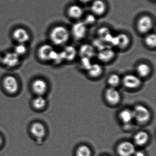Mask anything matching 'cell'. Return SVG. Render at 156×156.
Here are the masks:
<instances>
[{
  "label": "cell",
  "instance_id": "obj_18",
  "mask_svg": "<svg viewBox=\"0 0 156 156\" xmlns=\"http://www.w3.org/2000/svg\"><path fill=\"white\" fill-rule=\"evenodd\" d=\"M83 10L78 5H73L68 9V15L70 18L78 19L83 16Z\"/></svg>",
  "mask_w": 156,
  "mask_h": 156
},
{
  "label": "cell",
  "instance_id": "obj_5",
  "mask_svg": "<svg viewBox=\"0 0 156 156\" xmlns=\"http://www.w3.org/2000/svg\"><path fill=\"white\" fill-rule=\"evenodd\" d=\"M72 33L76 40H82L85 37L87 33V26L83 22H77L73 25Z\"/></svg>",
  "mask_w": 156,
  "mask_h": 156
},
{
  "label": "cell",
  "instance_id": "obj_6",
  "mask_svg": "<svg viewBox=\"0 0 156 156\" xmlns=\"http://www.w3.org/2000/svg\"><path fill=\"white\" fill-rule=\"evenodd\" d=\"M3 86L4 89L8 93L14 94L18 92L19 84L18 80L15 76H8L3 80Z\"/></svg>",
  "mask_w": 156,
  "mask_h": 156
},
{
  "label": "cell",
  "instance_id": "obj_35",
  "mask_svg": "<svg viewBox=\"0 0 156 156\" xmlns=\"http://www.w3.org/2000/svg\"><path fill=\"white\" fill-rule=\"evenodd\" d=\"M2 56H3V55H2L0 53V62H2Z\"/></svg>",
  "mask_w": 156,
  "mask_h": 156
},
{
  "label": "cell",
  "instance_id": "obj_25",
  "mask_svg": "<svg viewBox=\"0 0 156 156\" xmlns=\"http://www.w3.org/2000/svg\"><path fill=\"white\" fill-rule=\"evenodd\" d=\"M34 107L37 110L43 109L46 105V101L42 96H38L33 101Z\"/></svg>",
  "mask_w": 156,
  "mask_h": 156
},
{
  "label": "cell",
  "instance_id": "obj_13",
  "mask_svg": "<svg viewBox=\"0 0 156 156\" xmlns=\"http://www.w3.org/2000/svg\"><path fill=\"white\" fill-rule=\"evenodd\" d=\"M91 9L94 15L101 16L105 12L106 6L103 0H93Z\"/></svg>",
  "mask_w": 156,
  "mask_h": 156
},
{
  "label": "cell",
  "instance_id": "obj_3",
  "mask_svg": "<svg viewBox=\"0 0 156 156\" xmlns=\"http://www.w3.org/2000/svg\"><path fill=\"white\" fill-rule=\"evenodd\" d=\"M12 37L17 43L25 44L30 40L31 35L28 30L22 27L15 29L12 32Z\"/></svg>",
  "mask_w": 156,
  "mask_h": 156
},
{
  "label": "cell",
  "instance_id": "obj_4",
  "mask_svg": "<svg viewBox=\"0 0 156 156\" xmlns=\"http://www.w3.org/2000/svg\"><path fill=\"white\" fill-rule=\"evenodd\" d=\"M153 21L150 16L143 15L139 19L137 23V29L140 33L147 34L153 27Z\"/></svg>",
  "mask_w": 156,
  "mask_h": 156
},
{
  "label": "cell",
  "instance_id": "obj_9",
  "mask_svg": "<svg viewBox=\"0 0 156 156\" xmlns=\"http://www.w3.org/2000/svg\"><path fill=\"white\" fill-rule=\"evenodd\" d=\"M20 62V57L14 52L6 53L2 56V63L8 67H14L17 66Z\"/></svg>",
  "mask_w": 156,
  "mask_h": 156
},
{
  "label": "cell",
  "instance_id": "obj_20",
  "mask_svg": "<svg viewBox=\"0 0 156 156\" xmlns=\"http://www.w3.org/2000/svg\"><path fill=\"white\" fill-rule=\"evenodd\" d=\"M65 60L72 61L74 60L77 55V51L74 46L68 45L66 46L62 51Z\"/></svg>",
  "mask_w": 156,
  "mask_h": 156
},
{
  "label": "cell",
  "instance_id": "obj_14",
  "mask_svg": "<svg viewBox=\"0 0 156 156\" xmlns=\"http://www.w3.org/2000/svg\"><path fill=\"white\" fill-rule=\"evenodd\" d=\"M123 84L129 88H135L138 87L141 83V81L138 76L133 74H127L124 76Z\"/></svg>",
  "mask_w": 156,
  "mask_h": 156
},
{
  "label": "cell",
  "instance_id": "obj_12",
  "mask_svg": "<svg viewBox=\"0 0 156 156\" xmlns=\"http://www.w3.org/2000/svg\"><path fill=\"white\" fill-rule=\"evenodd\" d=\"M32 88L34 92L38 96H42L47 91L48 86L44 80L37 79L33 82Z\"/></svg>",
  "mask_w": 156,
  "mask_h": 156
},
{
  "label": "cell",
  "instance_id": "obj_17",
  "mask_svg": "<svg viewBox=\"0 0 156 156\" xmlns=\"http://www.w3.org/2000/svg\"><path fill=\"white\" fill-rule=\"evenodd\" d=\"M79 54L82 57H87L91 59L96 55L95 50L94 46L91 44H86L80 47Z\"/></svg>",
  "mask_w": 156,
  "mask_h": 156
},
{
  "label": "cell",
  "instance_id": "obj_19",
  "mask_svg": "<svg viewBox=\"0 0 156 156\" xmlns=\"http://www.w3.org/2000/svg\"><path fill=\"white\" fill-rule=\"evenodd\" d=\"M98 35L99 38L106 44H109L111 42L113 35L111 34L109 29L106 27H102L98 31Z\"/></svg>",
  "mask_w": 156,
  "mask_h": 156
},
{
  "label": "cell",
  "instance_id": "obj_1",
  "mask_svg": "<svg viewBox=\"0 0 156 156\" xmlns=\"http://www.w3.org/2000/svg\"><path fill=\"white\" fill-rule=\"evenodd\" d=\"M49 38L54 44L60 46L68 41L70 38V33L64 26L58 25L50 31Z\"/></svg>",
  "mask_w": 156,
  "mask_h": 156
},
{
  "label": "cell",
  "instance_id": "obj_8",
  "mask_svg": "<svg viewBox=\"0 0 156 156\" xmlns=\"http://www.w3.org/2000/svg\"><path fill=\"white\" fill-rule=\"evenodd\" d=\"M130 39L126 34L120 33L113 36L110 44L119 49H124L129 45Z\"/></svg>",
  "mask_w": 156,
  "mask_h": 156
},
{
  "label": "cell",
  "instance_id": "obj_10",
  "mask_svg": "<svg viewBox=\"0 0 156 156\" xmlns=\"http://www.w3.org/2000/svg\"><path fill=\"white\" fill-rule=\"evenodd\" d=\"M118 152L120 156H131L134 155L136 148L132 142L125 141L121 142L117 148Z\"/></svg>",
  "mask_w": 156,
  "mask_h": 156
},
{
  "label": "cell",
  "instance_id": "obj_30",
  "mask_svg": "<svg viewBox=\"0 0 156 156\" xmlns=\"http://www.w3.org/2000/svg\"><path fill=\"white\" fill-rule=\"evenodd\" d=\"M96 21V16L94 14H88L86 15L84 20L83 23L87 26H91L94 24Z\"/></svg>",
  "mask_w": 156,
  "mask_h": 156
},
{
  "label": "cell",
  "instance_id": "obj_33",
  "mask_svg": "<svg viewBox=\"0 0 156 156\" xmlns=\"http://www.w3.org/2000/svg\"><path fill=\"white\" fill-rule=\"evenodd\" d=\"M79 1L83 3H88L90 2L93 1V0H79Z\"/></svg>",
  "mask_w": 156,
  "mask_h": 156
},
{
  "label": "cell",
  "instance_id": "obj_7",
  "mask_svg": "<svg viewBox=\"0 0 156 156\" xmlns=\"http://www.w3.org/2000/svg\"><path fill=\"white\" fill-rule=\"evenodd\" d=\"M55 50L49 44H44L40 46L37 52L38 57L43 61H51Z\"/></svg>",
  "mask_w": 156,
  "mask_h": 156
},
{
  "label": "cell",
  "instance_id": "obj_2",
  "mask_svg": "<svg viewBox=\"0 0 156 156\" xmlns=\"http://www.w3.org/2000/svg\"><path fill=\"white\" fill-rule=\"evenodd\" d=\"M132 111L134 119L139 123H145L150 118V112L145 106L137 105L134 108Z\"/></svg>",
  "mask_w": 156,
  "mask_h": 156
},
{
  "label": "cell",
  "instance_id": "obj_24",
  "mask_svg": "<svg viewBox=\"0 0 156 156\" xmlns=\"http://www.w3.org/2000/svg\"><path fill=\"white\" fill-rule=\"evenodd\" d=\"M137 72L139 75L142 77L147 76L151 72V67L146 63H140L138 65L136 68Z\"/></svg>",
  "mask_w": 156,
  "mask_h": 156
},
{
  "label": "cell",
  "instance_id": "obj_22",
  "mask_svg": "<svg viewBox=\"0 0 156 156\" xmlns=\"http://www.w3.org/2000/svg\"><path fill=\"white\" fill-rule=\"evenodd\" d=\"M119 118L123 123H130L134 119L133 111L129 109L122 110L119 114Z\"/></svg>",
  "mask_w": 156,
  "mask_h": 156
},
{
  "label": "cell",
  "instance_id": "obj_31",
  "mask_svg": "<svg viewBox=\"0 0 156 156\" xmlns=\"http://www.w3.org/2000/svg\"><path fill=\"white\" fill-rule=\"evenodd\" d=\"M80 63H81V66L83 67V68L87 70L89 69L91 65L92 64L91 63V59L87 58V57H82Z\"/></svg>",
  "mask_w": 156,
  "mask_h": 156
},
{
  "label": "cell",
  "instance_id": "obj_29",
  "mask_svg": "<svg viewBox=\"0 0 156 156\" xmlns=\"http://www.w3.org/2000/svg\"><path fill=\"white\" fill-rule=\"evenodd\" d=\"M120 77L116 74H113L110 76L108 79V83L111 87H115L118 85L120 82Z\"/></svg>",
  "mask_w": 156,
  "mask_h": 156
},
{
  "label": "cell",
  "instance_id": "obj_28",
  "mask_svg": "<svg viewBox=\"0 0 156 156\" xmlns=\"http://www.w3.org/2000/svg\"><path fill=\"white\" fill-rule=\"evenodd\" d=\"M91 150L88 146L82 145L77 149L76 151L77 156H91Z\"/></svg>",
  "mask_w": 156,
  "mask_h": 156
},
{
  "label": "cell",
  "instance_id": "obj_21",
  "mask_svg": "<svg viewBox=\"0 0 156 156\" xmlns=\"http://www.w3.org/2000/svg\"><path fill=\"white\" fill-rule=\"evenodd\" d=\"M148 139V134L145 131H139L134 136V141L139 146H142L146 144Z\"/></svg>",
  "mask_w": 156,
  "mask_h": 156
},
{
  "label": "cell",
  "instance_id": "obj_15",
  "mask_svg": "<svg viewBox=\"0 0 156 156\" xmlns=\"http://www.w3.org/2000/svg\"><path fill=\"white\" fill-rule=\"evenodd\" d=\"M115 52L114 50L108 46L98 51L97 56L101 62H108L111 61L115 57Z\"/></svg>",
  "mask_w": 156,
  "mask_h": 156
},
{
  "label": "cell",
  "instance_id": "obj_32",
  "mask_svg": "<svg viewBox=\"0 0 156 156\" xmlns=\"http://www.w3.org/2000/svg\"><path fill=\"white\" fill-rule=\"evenodd\" d=\"M135 156H145V154L142 151H136L134 154Z\"/></svg>",
  "mask_w": 156,
  "mask_h": 156
},
{
  "label": "cell",
  "instance_id": "obj_36",
  "mask_svg": "<svg viewBox=\"0 0 156 156\" xmlns=\"http://www.w3.org/2000/svg\"></svg>",
  "mask_w": 156,
  "mask_h": 156
},
{
  "label": "cell",
  "instance_id": "obj_23",
  "mask_svg": "<svg viewBox=\"0 0 156 156\" xmlns=\"http://www.w3.org/2000/svg\"><path fill=\"white\" fill-rule=\"evenodd\" d=\"M88 73L94 77H98L103 72V68L99 64H92L88 70Z\"/></svg>",
  "mask_w": 156,
  "mask_h": 156
},
{
  "label": "cell",
  "instance_id": "obj_16",
  "mask_svg": "<svg viewBox=\"0 0 156 156\" xmlns=\"http://www.w3.org/2000/svg\"><path fill=\"white\" fill-rule=\"evenodd\" d=\"M105 96L108 102L112 105L118 104L120 100V94L115 87H110L108 88L106 91Z\"/></svg>",
  "mask_w": 156,
  "mask_h": 156
},
{
  "label": "cell",
  "instance_id": "obj_11",
  "mask_svg": "<svg viewBox=\"0 0 156 156\" xmlns=\"http://www.w3.org/2000/svg\"><path fill=\"white\" fill-rule=\"evenodd\" d=\"M32 135L38 139H41L45 136L46 129L42 123L36 122L32 125L30 128Z\"/></svg>",
  "mask_w": 156,
  "mask_h": 156
},
{
  "label": "cell",
  "instance_id": "obj_27",
  "mask_svg": "<svg viewBox=\"0 0 156 156\" xmlns=\"http://www.w3.org/2000/svg\"><path fill=\"white\" fill-rule=\"evenodd\" d=\"M145 44L149 48H153L156 47V36L154 34H150L145 37L144 40Z\"/></svg>",
  "mask_w": 156,
  "mask_h": 156
},
{
  "label": "cell",
  "instance_id": "obj_34",
  "mask_svg": "<svg viewBox=\"0 0 156 156\" xmlns=\"http://www.w3.org/2000/svg\"><path fill=\"white\" fill-rule=\"evenodd\" d=\"M2 143V139L1 136H0V146H1Z\"/></svg>",
  "mask_w": 156,
  "mask_h": 156
},
{
  "label": "cell",
  "instance_id": "obj_26",
  "mask_svg": "<svg viewBox=\"0 0 156 156\" xmlns=\"http://www.w3.org/2000/svg\"><path fill=\"white\" fill-rule=\"evenodd\" d=\"M13 51L20 57L27 54L28 48L25 44L17 43L14 46Z\"/></svg>",
  "mask_w": 156,
  "mask_h": 156
}]
</instances>
